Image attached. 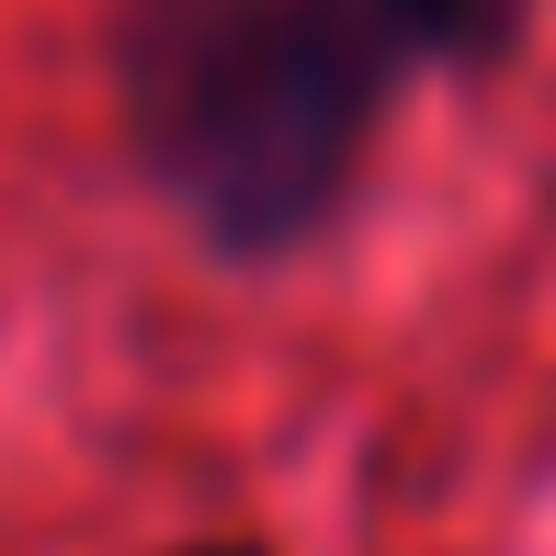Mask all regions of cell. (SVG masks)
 <instances>
[{"label": "cell", "mask_w": 556, "mask_h": 556, "mask_svg": "<svg viewBox=\"0 0 556 556\" xmlns=\"http://www.w3.org/2000/svg\"><path fill=\"white\" fill-rule=\"evenodd\" d=\"M182 556H262V545H182Z\"/></svg>", "instance_id": "3957f363"}, {"label": "cell", "mask_w": 556, "mask_h": 556, "mask_svg": "<svg viewBox=\"0 0 556 556\" xmlns=\"http://www.w3.org/2000/svg\"><path fill=\"white\" fill-rule=\"evenodd\" d=\"M522 12H534V0H397L409 46H420V58H454V68H477V58H511Z\"/></svg>", "instance_id": "7a4b0ae2"}, {"label": "cell", "mask_w": 556, "mask_h": 556, "mask_svg": "<svg viewBox=\"0 0 556 556\" xmlns=\"http://www.w3.org/2000/svg\"><path fill=\"white\" fill-rule=\"evenodd\" d=\"M397 0H114V103L216 250H295L409 80Z\"/></svg>", "instance_id": "6da1fadb"}]
</instances>
